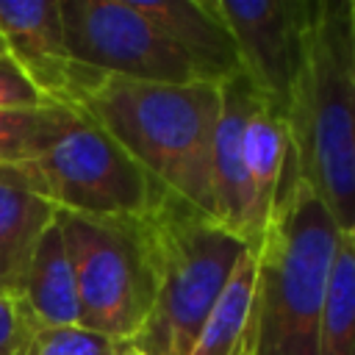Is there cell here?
I'll list each match as a JSON object with an SVG mask.
<instances>
[{
  "label": "cell",
  "instance_id": "cell-1",
  "mask_svg": "<svg viewBox=\"0 0 355 355\" xmlns=\"http://www.w3.org/2000/svg\"><path fill=\"white\" fill-rule=\"evenodd\" d=\"M86 111L166 194L214 219L211 150L219 83H144L103 75L83 97Z\"/></svg>",
  "mask_w": 355,
  "mask_h": 355
},
{
  "label": "cell",
  "instance_id": "cell-2",
  "mask_svg": "<svg viewBox=\"0 0 355 355\" xmlns=\"http://www.w3.org/2000/svg\"><path fill=\"white\" fill-rule=\"evenodd\" d=\"M297 175L341 233L355 225V22L349 0H316L308 58L286 119Z\"/></svg>",
  "mask_w": 355,
  "mask_h": 355
},
{
  "label": "cell",
  "instance_id": "cell-3",
  "mask_svg": "<svg viewBox=\"0 0 355 355\" xmlns=\"http://www.w3.org/2000/svg\"><path fill=\"white\" fill-rule=\"evenodd\" d=\"M139 227L153 277V305L128 347L139 355H189L239 261L252 247L164 189Z\"/></svg>",
  "mask_w": 355,
  "mask_h": 355
},
{
  "label": "cell",
  "instance_id": "cell-4",
  "mask_svg": "<svg viewBox=\"0 0 355 355\" xmlns=\"http://www.w3.org/2000/svg\"><path fill=\"white\" fill-rule=\"evenodd\" d=\"M341 230L288 166L255 247V355H319L322 305Z\"/></svg>",
  "mask_w": 355,
  "mask_h": 355
},
{
  "label": "cell",
  "instance_id": "cell-5",
  "mask_svg": "<svg viewBox=\"0 0 355 355\" xmlns=\"http://www.w3.org/2000/svg\"><path fill=\"white\" fill-rule=\"evenodd\" d=\"M19 166L55 211L86 219L139 222L158 197L147 172L86 111L39 158Z\"/></svg>",
  "mask_w": 355,
  "mask_h": 355
},
{
  "label": "cell",
  "instance_id": "cell-6",
  "mask_svg": "<svg viewBox=\"0 0 355 355\" xmlns=\"http://www.w3.org/2000/svg\"><path fill=\"white\" fill-rule=\"evenodd\" d=\"M75 272L80 324L128 347L153 305V277L139 222H105L55 211Z\"/></svg>",
  "mask_w": 355,
  "mask_h": 355
},
{
  "label": "cell",
  "instance_id": "cell-7",
  "mask_svg": "<svg viewBox=\"0 0 355 355\" xmlns=\"http://www.w3.org/2000/svg\"><path fill=\"white\" fill-rule=\"evenodd\" d=\"M61 22L69 55L100 75L144 83L200 80L133 0H61Z\"/></svg>",
  "mask_w": 355,
  "mask_h": 355
},
{
  "label": "cell",
  "instance_id": "cell-8",
  "mask_svg": "<svg viewBox=\"0 0 355 355\" xmlns=\"http://www.w3.org/2000/svg\"><path fill=\"white\" fill-rule=\"evenodd\" d=\"M316 0H211L230 31L241 72L283 122L294 108L308 58Z\"/></svg>",
  "mask_w": 355,
  "mask_h": 355
},
{
  "label": "cell",
  "instance_id": "cell-9",
  "mask_svg": "<svg viewBox=\"0 0 355 355\" xmlns=\"http://www.w3.org/2000/svg\"><path fill=\"white\" fill-rule=\"evenodd\" d=\"M0 44L53 105L80 111L86 92L103 78L69 55L61 0H0Z\"/></svg>",
  "mask_w": 355,
  "mask_h": 355
},
{
  "label": "cell",
  "instance_id": "cell-10",
  "mask_svg": "<svg viewBox=\"0 0 355 355\" xmlns=\"http://www.w3.org/2000/svg\"><path fill=\"white\" fill-rule=\"evenodd\" d=\"M153 28L194 67L200 80L222 83L244 75L236 42L211 0H133Z\"/></svg>",
  "mask_w": 355,
  "mask_h": 355
},
{
  "label": "cell",
  "instance_id": "cell-11",
  "mask_svg": "<svg viewBox=\"0 0 355 355\" xmlns=\"http://www.w3.org/2000/svg\"><path fill=\"white\" fill-rule=\"evenodd\" d=\"M258 92L244 75L219 83V116L211 150L214 219L247 241V183H244V125L258 105Z\"/></svg>",
  "mask_w": 355,
  "mask_h": 355
},
{
  "label": "cell",
  "instance_id": "cell-12",
  "mask_svg": "<svg viewBox=\"0 0 355 355\" xmlns=\"http://www.w3.org/2000/svg\"><path fill=\"white\" fill-rule=\"evenodd\" d=\"M55 208L19 164H0V294L19 300L33 250Z\"/></svg>",
  "mask_w": 355,
  "mask_h": 355
},
{
  "label": "cell",
  "instance_id": "cell-13",
  "mask_svg": "<svg viewBox=\"0 0 355 355\" xmlns=\"http://www.w3.org/2000/svg\"><path fill=\"white\" fill-rule=\"evenodd\" d=\"M241 155L247 183V244L258 247L291 166L288 128L275 111L263 105V100H258L247 116Z\"/></svg>",
  "mask_w": 355,
  "mask_h": 355
},
{
  "label": "cell",
  "instance_id": "cell-14",
  "mask_svg": "<svg viewBox=\"0 0 355 355\" xmlns=\"http://www.w3.org/2000/svg\"><path fill=\"white\" fill-rule=\"evenodd\" d=\"M19 305L28 313L33 330L80 324V300H78L75 272L69 263L64 233L55 219L42 233L33 250L25 286L19 294Z\"/></svg>",
  "mask_w": 355,
  "mask_h": 355
},
{
  "label": "cell",
  "instance_id": "cell-15",
  "mask_svg": "<svg viewBox=\"0 0 355 355\" xmlns=\"http://www.w3.org/2000/svg\"><path fill=\"white\" fill-rule=\"evenodd\" d=\"M255 277L258 261L252 247L239 261L189 355H255Z\"/></svg>",
  "mask_w": 355,
  "mask_h": 355
},
{
  "label": "cell",
  "instance_id": "cell-16",
  "mask_svg": "<svg viewBox=\"0 0 355 355\" xmlns=\"http://www.w3.org/2000/svg\"><path fill=\"white\" fill-rule=\"evenodd\" d=\"M319 355H355V244L341 233L322 305Z\"/></svg>",
  "mask_w": 355,
  "mask_h": 355
},
{
  "label": "cell",
  "instance_id": "cell-17",
  "mask_svg": "<svg viewBox=\"0 0 355 355\" xmlns=\"http://www.w3.org/2000/svg\"><path fill=\"white\" fill-rule=\"evenodd\" d=\"M80 111L64 105L0 108V164H25L39 158Z\"/></svg>",
  "mask_w": 355,
  "mask_h": 355
},
{
  "label": "cell",
  "instance_id": "cell-18",
  "mask_svg": "<svg viewBox=\"0 0 355 355\" xmlns=\"http://www.w3.org/2000/svg\"><path fill=\"white\" fill-rule=\"evenodd\" d=\"M125 347L83 324L33 330L28 355H119Z\"/></svg>",
  "mask_w": 355,
  "mask_h": 355
},
{
  "label": "cell",
  "instance_id": "cell-19",
  "mask_svg": "<svg viewBox=\"0 0 355 355\" xmlns=\"http://www.w3.org/2000/svg\"><path fill=\"white\" fill-rule=\"evenodd\" d=\"M33 324L19 300L0 294V355H28Z\"/></svg>",
  "mask_w": 355,
  "mask_h": 355
},
{
  "label": "cell",
  "instance_id": "cell-20",
  "mask_svg": "<svg viewBox=\"0 0 355 355\" xmlns=\"http://www.w3.org/2000/svg\"><path fill=\"white\" fill-rule=\"evenodd\" d=\"M47 103L8 55H0V108H36Z\"/></svg>",
  "mask_w": 355,
  "mask_h": 355
},
{
  "label": "cell",
  "instance_id": "cell-21",
  "mask_svg": "<svg viewBox=\"0 0 355 355\" xmlns=\"http://www.w3.org/2000/svg\"><path fill=\"white\" fill-rule=\"evenodd\" d=\"M119 355H139V352H133V349H130V347H125V349H122V352H119Z\"/></svg>",
  "mask_w": 355,
  "mask_h": 355
},
{
  "label": "cell",
  "instance_id": "cell-22",
  "mask_svg": "<svg viewBox=\"0 0 355 355\" xmlns=\"http://www.w3.org/2000/svg\"><path fill=\"white\" fill-rule=\"evenodd\" d=\"M349 239H352V244H355V225H352V230H349Z\"/></svg>",
  "mask_w": 355,
  "mask_h": 355
},
{
  "label": "cell",
  "instance_id": "cell-23",
  "mask_svg": "<svg viewBox=\"0 0 355 355\" xmlns=\"http://www.w3.org/2000/svg\"><path fill=\"white\" fill-rule=\"evenodd\" d=\"M349 6H352V22H355V0H349Z\"/></svg>",
  "mask_w": 355,
  "mask_h": 355
},
{
  "label": "cell",
  "instance_id": "cell-24",
  "mask_svg": "<svg viewBox=\"0 0 355 355\" xmlns=\"http://www.w3.org/2000/svg\"><path fill=\"white\" fill-rule=\"evenodd\" d=\"M0 55H6V50H3V44H0Z\"/></svg>",
  "mask_w": 355,
  "mask_h": 355
}]
</instances>
